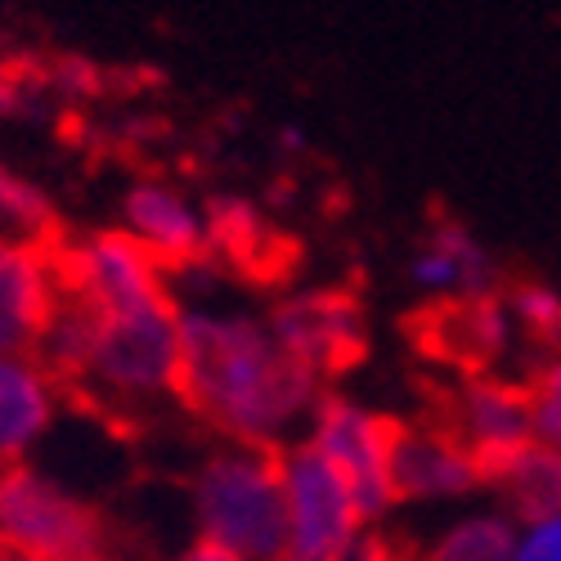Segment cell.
I'll use <instances>...</instances> for the list:
<instances>
[{
    "label": "cell",
    "instance_id": "52a82bcc",
    "mask_svg": "<svg viewBox=\"0 0 561 561\" xmlns=\"http://www.w3.org/2000/svg\"><path fill=\"white\" fill-rule=\"evenodd\" d=\"M265 319H270L274 337L284 342V351L293 359H301L323 382L364 355V314H359L355 297H346V293H329V288L293 293Z\"/></svg>",
    "mask_w": 561,
    "mask_h": 561
},
{
    "label": "cell",
    "instance_id": "5b68a950",
    "mask_svg": "<svg viewBox=\"0 0 561 561\" xmlns=\"http://www.w3.org/2000/svg\"><path fill=\"white\" fill-rule=\"evenodd\" d=\"M396 427L391 417L373 413L346 396H323L306 423V445L314 454L329 458V467L346 481V490L355 494L364 522H382L387 512L400 503L396 499V481H391V445H396Z\"/></svg>",
    "mask_w": 561,
    "mask_h": 561
},
{
    "label": "cell",
    "instance_id": "2e32d148",
    "mask_svg": "<svg viewBox=\"0 0 561 561\" xmlns=\"http://www.w3.org/2000/svg\"><path fill=\"white\" fill-rule=\"evenodd\" d=\"M517 522L507 512H467L454 526H445L423 561H512Z\"/></svg>",
    "mask_w": 561,
    "mask_h": 561
},
{
    "label": "cell",
    "instance_id": "8fae6325",
    "mask_svg": "<svg viewBox=\"0 0 561 561\" xmlns=\"http://www.w3.org/2000/svg\"><path fill=\"white\" fill-rule=\"evenodd\" d=\"M122 233L158 265H194L207 256V211L171 180H139L122 198Z\"/></svg>",
    "mask_w": 561,
    "mask_h": 561
},
{
    "label": "cell",
    "instance_id": "d4e9b609",
    "mask_svg": "<svg viewBox=\"0 0 561 561\" xmlns=\"http://www.w3.org/2000/svg\"><path fill=\"white\" fill-rule=\"evenodd\" d=\"M95 561H145V557H126V552H104V557H95Z\"/></svg>",
    "mask_w": 561,
    "mask_h": 561
},
{
    "label": "cell",
    "instance_id": "277c9868",
    "mask_svg": "<svg viewBox=\"0 0 561 561\" xmlns=\"http://www.w3.org/2000/svg\"><path fill=\"white\" fill-rule=\"evenodd\" d=\"M108 548V522L95 503L32 462L0 467V557L10 561H95Z\"/></svg>",
    "mask_w": 561,
    "mask_h": 561
},
{
    "label": "cell",
    "instance_id": "7c38bea8",
    "mask_svg": "<svg viewBox=\"0 0 561 561\" xmlns=\"http://www.w3.org/2000/svg\"><path fill=\"white\" fill-rule=\"evenodd\" d=\"M409 284L440 301H477V297H494L499 265L467 225L436 220L427 239L417 243V252L409 256Z\"/></svg>",
    "mask_w": 561,
    "mask_h": 561
},
{
    "label": "cell",
    "instance_id": "30bf717a",
    "mask_svg": "<svg viewBox=\"0 0 561 561\" xmlns=\"http://www.w3.org/2000/svg\"><path fill=\"white\" fill-rule=\"evenodd\" d=\"M449 432L485 467L507 458L512 449L535 440L530 387L499 378V373H472L449 404Z\"/></svg>",
    "mask_w": 561,
    "mask_h": 561
},
{
    "label": "cell",
    "instance_id": "e0dca14e",
    "mask_svg": "<svg viewBox=\"0 0 561 561\" xmlns=\"http://www.w3.org/2000/svg\"><path fill=\"white\" fill-rule=\"evenodd\" d=\"M55 225V207L45 198L41 184L19 175L14 167L0 162V239H27L45 243V233Z\"/></svg>",
    "mask_w": 561,
    "mask_h": 561
},
{
    "label": "cell",
    "instance_id": "9c48e42d",
    "mask_svg": "<svg viewBox=\"0 0 561 561\" xmlns=\"http://www.w3.org/2000/svg\"><path fill=\"white\" fill-rule=\"evenodd\" d=\"M391 481L400 503L467 499L485 485V462L467 449L449 427H396Z\"/></svg>",
    "mask_w": 561,
    "mask_h": 561
},
{
    "label": "cell",
    "instance_id": "8992f818",
    "mask_svg": "<svg viewBox=\"0 0 561 561\" xmlns=\"http://www.w3.org/2000/svg\"><path fill=\"white\" fill-rule=\"evenodd\" d=\"M59 274H64V293L90 310H122L171 297L167 265H158L122 229L81 233L77 243L59 252Z\"/></svg>",
    "mask_w": 561,
    "mask_h": 561
},
{
    "label": "cell",
    "instance_id": "5bb4252c",
    "mask_svg": "<svg viewBox=\"0 0 561 561\" xmlns=\"http://www.w3.org/2000/svg\"><path fill=\"white\" fill-rule=\"evenodd\" d=\"M512 337H517V323L503 297H477V301H445L432 314V346L454 359L485 373L499 355H507Z\"/></svg>",
    "mask_w": 561,
    "mask_h": 561
},
{
    "label": "cell",
    "instance_id": "44dd1931",
    "mask_svg": "<svg viewBox=\"0 0 561 561\" xmlns=\"http://www.w3.org/2000/svg\"><path fill=\"white\" fill-rule=\"evenodd\" d=\"M512 561H561V512H548V517H535V522H517Z\"/></svg>",
    "mask_w": 561,
    "mask_h": 561
},
{
    "label": "cell",
    "instance_id": "7402d4cb",
    "mask_svg": "<svg viewBox=\"0 0 561 561\" xmlns=\"http://www.w3.org/2000/svg\"><path fill=\"white\" fill-rule=\"evenodd\" d=\"M41 81L23 68H0V117H32L41 100Z\"/></svg>",
    "mask_w": 561,
    "mask_h": 561
},
{
    "label": "cell",
    "instance_id": "ffe728a7",
    "mask_svg": "<svg viewBox=\"0 0 561 561\" xmlns=\"http://www.w3.org/2000/svg\"><path fill=\"white\" fill-rule=\"evenodd\" d=\"M530 387V413H535V440L561 454V355L539 364Z\"/></svg>",
    "mask_w": 561,
    "mask_h": 561
},
{
    "label": "cell",
    "instance_id": "603a6c76",
    "mask_svg": "<svg viewBox=\"0 0 561 561\" xmlns=\"http://www.w3.org/2000/svg\"><path fill=\"white\" fill-rule=\"evenodd\" d=\"M171 561H243V557H233V552H225V548H211V543H190L180 557H171Z\"/></svg>",
    "mask_w": 561,
    "mask_h": 561
},
{
    "label": "cell",
    "instance_id": "3957f363",
    "mask_svg": "<svg viewBox=\"0 0 561 561\" xmlns=\"http://www.w3.org/2000/svg\"><path fill=\"white\" fill-rule=\"evenodd\" d=\"M198 543L225 548L243 561H278L288 539L278 449L216 445L190 481Z\"/></svg>",
    "mask_w": 561,
    "mask_h": 561
},
{
    "label": "cell",
    "instance_id": "484cf974",
    "mask_svg": "<svg viewBox=\"0 0 561 561\" xmlns=\"http://www.w3.org/2000/svg\"><path fill=\"white\" fill-rule=\"evenodd\" d=\"M0 561H10V557H0Z\"/></svg>",
    "mask_w": 561,
    "mask_h": 561
},
{
    "label": "cell",
    "instance_id": "9a60e30c",
    "mask_svg": "<svg viewBox=\"0 0 561 561\" xmlns=\"http://www.w3.org/2000/svg\"><path fill=\"white\" fill-rule=\"evenodd\" d=\"M485 485L507 503L512 522H535L561 512V454L530 440L485 467Z\"/></svg>",
    "mask_w": 561,
    "mask_h": 561
},
{
    "label": "cell",
    "instance_id": "7a4b0ae2",
    "mask_svg": "<svg viewBox=\"0 0 561 561\" xmlns=\"http://www.w3.org/2000/svg\"><path fill=\"white\" fill-rule=\"evenodd\" d=\"M68 297V293H64ZM81 306V301H77ZM90 342L72 391L104 404H158L180 400V301L158 297L122 310H90Z\"/></svg>",
    "mask_w": 561,
    "mask_h": 561
},
{
    "label": "cell",
    "instance_id": "6da1fadb",
    "mask_svg": "<svg viewBox=\"0 0 561 561\" xmlns=\"http://www.w3.org/2000/svg\"><path fill=\"white\" fill-rule=\"evenodd\" d=\"M180 404L225 445L288 449L329 396V382L284 351L265 314L194 301L180 306Z\"/></svg>",
    "mask_w": 561,
    "mask_h": 561
},
{
    "label": "cell",
    "instance_id": "cb8c5ba5",
    "mask_svg": "<svg viewBox=\"0 0 561 561\" xmlns=\"http://www.w3.org/2000/svg\"><path fill=\"white\" fill-rule=\"evenodd\" d=\"M278 139H284V149H301V145H306V135H301L297 126H293V130H284V135H278Z\"/></svg>",
    "mask_w": 561,
    "mask_h": 561
},
{
    "label": "cell",
    "instance_id": "4fadbf2b",
    "mask_svg": "<svg viewBox=\"0 0 561 561\" xmlns=\"http://www.w3.org/2000/svg\"><path fill=\"white\" fill-rule=\"evenodd\" d=\"M64 387L32 355H0V467L27 462L59 417Z\"/></svg>",
    "mask_w": 561,
    "mask_h": 561
},
{
    "label": "cell",
    "instance_id": "ba28073f",
    "mask_svg": "<svg viewBox=\"0 0 561 561\" xmlns=\"http://www.w3.org/2000/svg\"><path fill=\"white\" fill-rule=\"evenodd\" d=\"M64 301L59 252L27 239H0V355H32Z\"/></svg>",
    "mask_w": 561,
    "mask_h": 561
},
{
    "label": "cell",
    "instance_id": "ac0fdd59",
    "mask_svg": "<svg viewBox=\"0 0 561 561\" xmlns=\"http://www.w3.org/2000/svg\"><path fill=\"white\" fill-rule=\"evenodd\" d=\"M203 211H207V252L211 256L216 252L220 256H239V261H256L261 256L265 225H261V211L248 198L220 194Z\"/></svg>",
    "mask_w": 561,
    "mask_h": 561
},
{
    "label": "cell",
    "instance_id": "d6986e66",
    "mask_svg": "<svg viewBox=\"0 0 561 561\" xmlns=\"http://www.w3.org/2000/svg\"><path fill=\"white\" fill-rule=\"evenodd\" d=\"M507 310H512V323L543 342V346H561V293L557 288H539V284H526L507 297Z\"/></svg>",
    "mask_w": 561,
    "mask_h": 561
}]
</instances>
